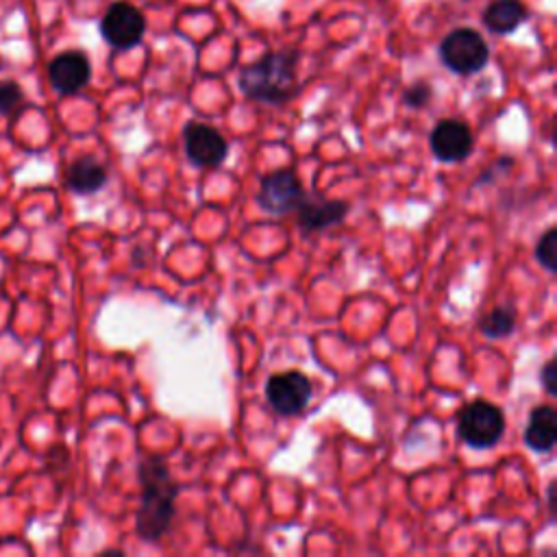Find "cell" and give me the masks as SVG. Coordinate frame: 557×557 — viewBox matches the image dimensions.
Listing matches in <instances>:
<instances>
[{
	"label": "cell",
	"mask_w": 557,
	"mask_h": 557,
	"mask_svg": "<svg viewBox=\"0 0 557 557\" xmlns=\"http://www.w3.org/2000/svg\"><path fill=\"white\" fill-rule=\"evenodd\" d=\"M146 30L144 13L131 2H113L100 20V33L104 41L117 50H128L137 46Z\"/></svg>",
	"instance_id": "cell-5"
},
{
	"label": "cell",
	"mask_w": 557,
	"mask_h": 557,
	"mask_svg": "<svg viewBox=\"0 0 557 557\" xmlns=\"http://www.w3.org/2000/svg\"><path fill=\"white\" fill-rule=\"evenodd\" d=\"M24 102V94L17 83L4 81L0 83V115H13Z\"/></svg>",
	"instance_id": "cell-17"
},
{
	"label": "cell",
	"mask_w": 557,
	"mask_h": 557,
	"mask_svg": "<svg viewBox=\"0 0 557 557\" xmlns=\"http://www.w3.org/2000/svg\"><path fill=\"white\" fill-rule=\"evenodd\" d=\"M294 211L298 213L300 228L311 233V231H324L333 224H339L348 213V205L344 200L311 198L305 194V198Z\"/></svg>",
	"instance_id": "cell-11"
},
{
	"label": "cell",
	"mask_w": 557,
	"mask_h": 557,
	"mask_svg": "<svg viewBox=\"0 0 557 557\" xmlns=\"http://www.w3.org/2000/svg\"><path fill=\"white\" fill-rule=\"evenodd\" d=\"M431 152L437 161L453 163L463 161L472 150V133L459 120H440L431 131Z\"/></svg>",
	"instance_id": "cell-10"
},
{
	"label": "cell",
	"mask_w": 557,
	"mask_h": 557,
	"mask_svg": "<svg viewBox=\"0 0 557 557\" xmlns=\"http://www.w3.org/2000/svg\"><path fill=\"white\" fill-rule=\"evenodd\" d=\"M457 433L472 448H492L505 433V416L496 405L474 400L461 409Z\"/></svg>",
	"instance_id": "cell-3"
},
{
	"label": "cell",
	"mask_w": 557,
	"mask_h": 557,
	"mask_svg": "<svg viewBox=\"0 0 557 557\" xmlns=\"http://www.w3.org/2000/svg\"><path fill=\"white\" fill-rule=\"evenodd\" d=\"M516 326V315L509 307H494L483 320H481V331L492 337V339H498V337H505L513 331Z\"/></svg>",
	"instance_id": "cell-15"
},
{
	"label": "cell",
	"mask_w": 557,
	"mask_h": 557,
	"mask_svg": "<svg viewBox=\"0 0 557 557\" xmlns=\"http://www.w3.org/2000/svg\"><path fill=\"white\" fill-rule=\"evenodd\" d=\"M65 183L76 194H94L107 183V170L94 157H81L67 168Z\"/></svg>",
	"instance_id": "cell-13"
},
{
	"label": "cell",
	"mask_w": 557,
	"mask_h": 557,
	"mask_svg": "<svg viewBox=\"0 0 557 557\" xmlns=\"http://www.w3.org/2000/svg\"><path fill=\"white\" fill-rule=\"evenodd\" d=\"M139 483L141 498L137 509V533L141 540L154 542L170 529L178 487L165 461L157 455L144 457L139 466Z\"/></svg>",
	"instance_id": "cell-1"
},
{
	"label": "cell",
	"mask_w": 557,
	"mask_h": 557,
	"mask_svg": "<svg viewBox=\"0 0 557 557\" xmlns=\"http://www.w3.org/2000/svg\"><path fill=\"white\" fill-rule=\"evenodd\" d=\"M546 503H548V511L550 516H555V481L548 483V490H546Z\"/></svg>",
	"instance_id": "cell-20"
},
{
	"label": "cell",
	"mask_w": 557,
	"mask_h": 557,
	"mask_svg": "<svg viewBox=\"0 0 557 557\" xmlns=\"http://www.w3.org/2000/svg\"><path fill=\"white\" fill-rule=\"evenodd\" d=\"M524 17L527 11L518 0H494L483 11V24L496 35L513 33L524 22Z\"/></svg>",
	"instance_id": "cell-14"
},
{
	"label": "cell",
	"mask_w": 557,
	"mask_h": 557,
	"mask_svg": "<svg viewBox=\"0 0 557 557\" xmlns=\"http://www.w3.org/2000/svg\"><path fill=\"white\" fill-rule=\"evenodd\" d=\"M183 139H185L187 159L198 168L220 165L228 150L226 139L220 135V131H215L213 126L200 124V122L185 124Z\"/></svg>",
	"instance_id": "cell-8"
},
{
	"label": "cell",
	"mask_w": 557,
	"mask_h": 557,
	"mask_svg": "<svg viewBox=\"0 0 557 557\" xmlns=\"http://www.w3.org/2000/svg\"><path fill=\"white\" fill-rule=\"evenodd\" d=\"M442 63L457 74H474L485 67L490 50L485 39L472 28H455L440 44Z\"/></svg>",
	"instance_id": "cell-4"
},
{
	"label": "cell",
	"mask_w": 557,
	"mask_h": 557,
	"mask_svg": "<svg viewBox=\"0 0 557 557\" xmlns=\"http://www.w3.org/2000/svg\"><path fill=\"white\" fill-rule=\"evenodd\" d=\"M265 398L276 413L296 416L311 398V381L298 370L272 374L265 385Z\"/></svg>",
	"instance_id": "cell-6"
},
{
	"label": "cell",
	"mask_w": 557,
	"mask_h": 557,
	"mask_svg": "<svg viewBox=\"0 0 557 557\" xmlns=\"http://www.w3.org/2000/svg\"><path fill=\"white\" fill-rule=\"evenodd\" d=\"M48 78L61 96L78 94L91 78L89 59L81 50H65L50 61Z\"/></svg>",
	"instance_id": "cell-9"
},
{
	"label": "cell",
	"mask_w": 557,
	"mask_h": 557,
	"mask_svg": "<svg viewBox=\"0 0 557 557\" xmlns=\"http://www.w3.org/2000/svg\"><path fill=\"white\" fill-rule=\"evenodd\" d=\"M540 381L548 396H557V361L555 359L546 361V366L540 372Z\"/></svg>",
	"instance_id": "cell-19"
},
{
	"label": "cell",
	"mask_w": 557,
	"mask_h": 557,
	"mask_svg": "<svg viewBox=\"0 0 557 557\" xmlns=\"http://www.w3.org/2000/svg\"><path fill=\"white\" fill-rule=\"evenodd\" d=\"M403 100L405 104L409 107H424L429 100H431V87L429 83H413L405 94H403Z\"/></svg>",
	"instance_id": "cell-18"
},
{
	"label": "cell",
	"mask_w": 557,
	"mask_h": 557,
	"mask_svg": "<svg viewBox=\"0 0 557 557\" xmlns=\"http://www.w3.org/2000/svg\"><path fill=\"white\" fill-rule=\"evenodd\" d=\"M557 442V413L550 405H540L531 411L524 431V444L535 453H548Z\"/></svg>",
	"instance_id": "cell-12"
},
{
	"label": "cell",
	"mask_w": 557,
	"mask_h": 557,
	"mask_svg": "<svg viewBox=\"0 0 557 557\" xmlns=\"http://www.w3.org/2000/svg\"><path fill=\"white\" fill-rule=\"evenodd\" d=\"M535 259L540 261L542 268L548 272H557V228L550 226L537 242L535 248Z\"/></svg>",
	"instance_id": "cell-16"
},
{
	"label": "cell",
	"mask_w": 557,
	"mask_h": 557,
	"mask_svg": "<svg viewBox=\"0 0 557 557\" xmlns=\"http://www.w3.org/2000/svg\"><path fill=\"white\" fill-rule=\"evenodd\" d=\"M296 52H268L239 72V89L259 102L281 104L296 94Z\"/></svg>",
	"instance_id": "cell-2"
},
{
	"label": "cell",
	"mask_w": 557,
	"mask_h": 557,
	"mask_svg": "<svg viewBox=\"0 0 557 557\" xmlns=\"http://www.w3.org/2000/svg\"><path fill=\"white\" fill-rule=\"evenodd\" d=\"M302 198H305V189L298 176L292 170H276L261 178L257 202L268 213L281 215V213L294 211Z\"/></svg>",
	"instance_id": "cell-7"
}]
</instances>
